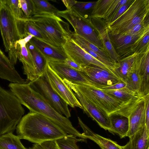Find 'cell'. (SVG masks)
I'll use <instances>...</instances> for the list:
<instances>
[{"label":"cell","mask_w":149,"mask_h":149,"mask_svg":"<svg viewBox=\"0 0 149 149\" xmlns=\"http://www.w3.org/2000/svg\"><path fill=\"white\" fill-rule=\"evenodd\" d=\"M62 1L66 7L67 10L70 9L77 2L76 1L72 0H63Z\"/></svg>","instance_id":"f6af8a7d"},{"label":"cell","mask_w":149,"mask_h":149,"mask_svg":"<svg viewBox=\"0 0 149 149\" xmlns=\"http://www.w3.org/2000/svg\"><path fill=\"white\" fill-rule=\"evenodd\" d=\"M16 130L20 139L35 143L56 140L68 134L47 117L30 112L22 117Z\"/></svg>","instance_id":"7a4b0ae2"},{"label":"cell","mask_w":149,"mask_h":149,"mask_svg":"<svg viewBox=\"0 0 149 149\" xmlns=\"http://www.w3.org/2000/svg\"><path fill=\"white\" fill-rule=\"evenodd\" d=\"M0 78L11 83H28L29 81L22 78L15 69L9 58L0 49Z\"/></svg>","instance_id":"ac0fdd59"},{"label":"cell","mask_w":149,"mask_h":149,"mask_svg":"<svg viewBox=\"0 0 149 149\" xmlns=\"http://www.w3.org/2000/svg\"><path fill=\"white\" fill-rule=\"evenodd\" d=\"M57 15L66 20L74 29V32L99 48L104 50L98 35L90 24V20L72 8L59 10Z\"/></svg>","instance_id":"8992f818"},{"label":"cell","mask_w":149,"mask_h":149,"mask_svg":"<svg viewBox=\"0 0 149 149\" xmlns=\"http://www.w3.org/2000/svg\"><path fill=\"white\" fill-rule=\"evenodd\" d=\"M148 149H149V148H148Z\"/></svg>","instance_id":"bcb514c9"},{"label":"cell","mask_w":149,"mask_h":149,"mask_svg":"<svg viewBox=\"0 0 149 149\" xmlns=\"http://www.w3.org/2000/svg\"><path fill=\"white\" fill-rule=\"evenodd\" d=\"M137 34L130 35L117 34L110 35L117 50V53L129 47L136 41L147 29Z\"/></svg>","instance_id":"4316f807"},{"label":"cell","mask_w":149,"mask_h":149,"mask_svg":"<svg viewBox=\"0 0 149 149\" xmlns=\"http://www.w3.org/2000/svg\"><path fill=\"white\" fill-rule=\"evenodd\" d=\"M136 57L139 65L140 94L143 96L149 94V47Z\"/></svg>","instance_id":"e0dca14e"},{"label":"cell","mask_w":149,"mask_h":149,"mask_svg":"<svg viewBox=\"0 0 149 149\" xmlns=\"http://www.w3.org/2000/svg\"><path fill=\"white\" fill-rule=\"evenodd\" d=\"M52 89L68 104L72 108L83 107L72 90L49 66L48 64L44 74Z\"/></svg>","instance_id":"30bf717a"},{"label":"cell","mask_w":149,"mask_h":149,"mask_svg":"<svg viewBox=\"0 0 149 149\" xmlns=\"http://www.w3.org/2000/svg\"><path fill=\"white\" fill-rule=\"evenodd\" d=\"M79 123L83 130L82 133L86 139H89L97 144L101 149H123L122 146L110 139L104 137L91 130L78 117Z\"/></svg>","instance_id":"ffe728a7"},{"label":"cell","mask_w":149,"mask_h":149,"mask_svg":"<svg viewBox=\"0 0 149 149\" xmlns=\"http://www.w3.org/2000/svg\"><path fill=\"white\" fill-rule=\"evenodd\" d=\"M33 45L48 62H64L68 58L62 47H56L33 37L29 42Z\"/></svg>","instance_id":"2e32d148"},{"label":"cell","mask_w":149,"mask_h":149,"mask_svg":"<svg viewBox=\"0 0 149 149\" xmlns=\"http://www.w3.org/2000/svg\"><path fill=\"white\" fill-rule=\"evenodd\" d=\"M28 84L41 95L59 113L69 118L71 116L68 104L52 89L44 74Z\"/></svg>","instance_id":"ba28073f"},{"label":"cell","mask_w":149,"mask_h":149,"mask_svg":"<svg viewBox=\"0 0 149 149\" xmlns=\"http://www.w3.org/2000/svg\"><path fill=\"white\" fill-rule=\"evenodd\" d=\"M64 62L74 69L81 72L82 71V68L81 66L68 58H66Z\"/></svg>","instance_id":"ee69618b"},{"label":"cell","mask_w":149,"mask_h":149,"mask_svg":"<svg viewBox=\"0 0 149 149\" xmlns=\"http://www.w3.org/2000/svg\"><path fill=\"white\" fill-rule=\"evenodd\" d=\"M145 125L149 131V94L144 96Z\"/></svg>","instance_id":"7bdbcfd3"},{"label":"cell","mask_w":149,"mask_h":149,"mask_svg":"<svg viewBox=\"0 0 149 149\" xmlns=\"http://www.w3.org/2000/svg\"><path fill=\"white\" fill-rule=\"evenodd\" d=\"M128 0H113L105 13L102 18L106 22L112 17L123 5L125 4Z\"/></svg>","instance_id":"d590c367"},{"label":"cell","mask_w":149,"mask_h":149,"mask_svg":"<svg viewBox=\"0 0 149 149\" xmlns=\"http://www.w3.org/2000/svg\"><path fill=\"white\" fill-rule=\"evenodd\" d=\"M126 86V83L122 81L118 83L110 86L99 85L97 88L104 90H114L124 88Z\"/></svg>","instance_id":"b9f144b4"},{"label":"cell","mask_w":149,"mask_h":149,"mask_svg":"<svg viewBox=\"0 0 149 149\" xmlns=\"http://www.w3.org/2000/svg\"><path fill=\"white\" fill-rule=\"evenodd\" d=\"M82 68L81 72L91 82L96 85H111L121 81L114 74L93 65Z\"/></svg>","instance_id":"5bb4252c"},{"label":"cell","mask_w":149,"mask_h":149,"mask_svg":"<svg viewBox=\"0 0 149 149\" xmlns=\"http://www.w3.org/2000/svg\"><path fill=\"white\" fill-rule=\"evenodd\" d=\"M63 80L74 93L83 107L84 112L95 120L101 127L111 132V126L110 117L88 99L71 82L66 79Z\"/></svg>","instance_id":"9c48e42d"},{"label":"cell","mask_w":149,"mask_h":149,"mask_svg":"<svg viewBox=\"0 0 149 149\" xmlns=\"http://www.w3.org/2000/svg\"><path fill=\"white\" fill-rule=\"evenodd\" d=\"M102 90L108 95L123 102H127L138 96H142L126 87L117 90Z\"/></svg>","instance_id":"4dcf8cb0"},{"label":"cell","mask_w":149,"mask_h":149,"mask_svg":"<svg viewBox=\"0 0 149 149\" xmlns=\"http://www.w3.org/2000/svg\"><path fill=\"white\" fill-rule=\"evenodd\" d=\"M26 45L33 58L35 74L37 78L44 74L48 62L33 45L29 42Z\"/></svg>","instance_id":"cb8c5ba5"},{"label":"cell","mask_w":149,"mask_h":149,"mask_svg":"<svg viewBox=\"0 0 149 149\" xmlns=\"http://www.w3.org/2000/svg\"><path fill=\"white\" fill-rule=\"evenodd\" d=\"M149 47V29L133 44L127 49L118 54L120 59L133 53L140 54L145 51Z\"/></svg>","instance_id":"603a6c76"},{"label":"cell","mask_w":149,"mask_h":149,"mask_svg":"<svg viewBox=\"0 0 149 149\" xmlns=\"http://www.w3.org/2000/svg\"><path fill=\"white\" fill-rule=\"evenodd\" d=\"M0 30L6 52L14 65L17 62V42L22 39L17 26V18L8 7L0 3Z\"/></svg>","instance_id":"5b68a950"},{"label":"cell","mask_w":149,"mask_h":149,"mask_svg":"<svg viewBox=\"0 0 149 149\" xmlns=\"http://www.w3.org/2000/svg\"><path fill=\"white\" fill-rule=\"evenodd\" d=\"M134 0H128L127 2L123 5L106 22L107 25L111 24L119 17L129 8Z\"/></svg>","instance_id":"60d3db41"},{"label":"cell","mask_w":149,"mask_h":149,"mask_svg":"<svg viewBox=\"0 0 149 149\" xmlns=\"http://www.w3.org/2000/svg\"><path fill=\"white\" fill-rule=\"evenodd\" d=\"M62 47L68 58L81 67L93 65L114 74L110 69L85 51L71 38L68 39Z\"/></svg>","instance_id":"8fae6325"},{"label":"cell","mask_w":149,"mask_h":149,"mask_svg":"<svg viewBox=\"0 0 149 149\" xmlns=\"http://www.w3.org/2000/svg\"><path fill=\"white\" fill-rule=\"evenodd\" d=\"M149 11V0H134L127 10L113 22L107 25L112 35L137 16Z\"/></svg>","instance_id":"7c38bea8"},{"label":"cell","mask_w":149,"mask_h":149,"mask_svg":"<svg viewBox=\"0 0 149 149\" xmlns=\"http://www.w3.org/2000/svg\"><path fill=\"white\" fill-rule=\"evenodd\" d=\"M53 46L62 47L71 38L73 32L69 24L54 14H41L27 17Z\"/></svg>","instance_id":"3957f363"},{"label":"cell","mask_w":149,"mask_h":149,"mask_svg":"<svg viewBox=\"0 0 149 149\" xmlns=\"http://www.w3.org/2000/svg\"><path fill=\"white\" fill-rule=\"evenodd\" d=\"M113 0H99L92 9L90 16L93 18H102L103 16Z\"/></svg>","instance_id":"d6a6232c"},{"label":"cell","mask_w":149,"mask_h":149,"mask_svg":"<svg viewBox=\"0 0 149 149\" xmlns=\"http://www.w3.org/2000/svg\"><path fill=\"white\" fill-rule=\"evenodd\" d=\"M20 7L26 17L33 15V9L31 0H19Z\"/></svg>","instance_id":"f35d334b"},{"label":"cell","mask_w":149,"mask_h":149,"mask_svg":"<svg viewBox=\"0 0 149 149\" xmlns=\"http://www.w3.org/2000/svg\"><path fill=\"white\" fill-rule=\"evenodd\" d=\"M109 117L111 126V132L118 134L121 139L127 136L129 130L128 118L119 115Z\"/></svg>","instance_id":"484cf974"},{"label":"cell","mask_w":149,"mask_h":149,"mask_svg":"<svg viewBox=\"0 0 149 149\" xmlns=\"http://www.w3.org/2000/svg\"><path fill=\"white\" fill-rule=\"evenodd\" d=\"M85 141V139H78L74 136L69 134L56 140L58 149H80L77 145V142Z\"/></svg>","instance_id":"1f68e13d"},{"label":"cell","mask_w":149,"mask_h":149,"mask_svg":"<svg viewBox=\"0 0 149 149\" xmlns=\"http://www.w3.org/2000/svg\"><path fill=\"white\" fill-rule=\"evenodd\" d=\"M10 91L16 96L22 105L30 112L37 113L47 117L64 131L68 134L84 139L82 134L74 128L69 118L57 112L39 93L28 83H10Z\"/></svg>","instance_id":"6da1fadb"},{"label":"cell","mask_w":149,"mask_h":149,"mask_svg":"<svg viewBox=\"0 0 149 149\" xmlns=\"http://www.w3.org/2000/svg\"><path fill=\"white\" fill-rule=\"evenodd\" d=\"M130 140L123 149H148L149 148V131L145 125L129 138Z\"/></svg>","instance_id":"7402d4cb"},{"label":"cell","mask_w":149,"mask_h":149,"mask_svg":"<svg viewBox=\"0 0 149 149\" xmlns=\"http://www.w3.org/2000/svg\"><path fill=\"white\" fill-rule=\"evenodd\" d=\"M31 1L33 7V15L45 14L57 15L59 11L47 1L31 0Z\"/></svg>","instance_id":"f546056e"},{"label":"cell","mask_w":149,"mask_h":149,"mask_svg":"<svg viewBox=\"0 0 149 149\" xmlns=\"http://www.w3.org/2000/svg\"><path fill=\"white\" fill-rule=\"evenodd\" d=\"M97 1L83 2L77 1V3L72 7L78 12L83 14V13L91 9H93L97 3Z\"/></svg>","instance_id":"74e56055"},{"label":"cell","mask_w":149,"mask_h":149,"mask_svg":"<svg viewBox=\"0 0 149 149\" xmlns=\"http://www.w3.org/2000/svg\"><path fill=\"white\" fill-rule=\"evenodd\" d=\"M136 56L133 66L128 72L125 82L126 84L127 88L141 95L140 94L139 65Z\"/></svg>","instance_id":"83f0119b"},{"label":"cell","mask_w":149,"mask_h":149,"mask_svg":"<svg viewBox=\"0 0 149 149\" xmlns=\"http://www.w3.org/2000/svg\"><path fill=\"white\" fill-rule=\"evenodd\" d=\"M0 3L7 6L17 19L26 17L20 7L19 0H0Z\"/></svg>","instance_id":"e575fe53"},{"label":"cell","mask_w":149,"mask_h":149,"mask_svg":"<svg viewBox=\"0 0 149 149\" xmlns=\"http://www.w3.org/2000/svg\"><path fill=\"white\" fill-rule=\"evenodd\" d=\"M72 35L83 43L91 50L99 54L105 60L109 62L115 63L111 60L107 53L104 50L99 48L81 36L76 33L74 31L73 32Z\"/></svg>","instance_id":"836d02e7"},{"label":"cell","mask_w":149,"mask_h":149,"mask_svg":"<svg viewBox=\"0 0 149 149\" xmlns=\"http://www.w3.org/2000/svg\"><path fill=\"white\" fill-rule=\"evenodd\" d=\"M128 118L129 130L127 136L130 138L145 125L144 97L132 110Z\"/></svg>","instance_id":"d6986e66"},{"label":"cell","mask_w":149,"mask_h":149,"mask_svg":"<svg viewBox=\"0 0 149 149\" xmlns=\"http://www.w3.org/2000/svg\"><path fill=\"white\" fill-rule=\"evenodd\" d=\"M91 25L96 30L102 42L104 49L111 60L115 63L118 62L120 58L110 40L109 31L106 26H102L97 24L94 25L90 20Z\"/></svg>","instance_id":"44dd1931"},{"label":"cell","mask_w":149,"mask_h":149,"mask_svg":"<svg viewBox=\"0 0 149 149\" xmlns=\"http://www.w3.org/2000/svg\"><path fill=\"white\" fill-rule=\"evenodd\" d=\"M72 83L88 99L109 116L113 115L129 101L122 102L108 95L103 90L93 86Z\"/></svg>","instance_id":"52a82bcc"},{"label":"cell","mask_w":149,"mask_h":149,"mask_svg":"<svg viewBox=\"0 0 149 149\" xmlns=\"http://www.w3.org/2000/svg\"><path fill=\"white\" fill-rule=\"evenodd\" d=\"M137 54L133 53L120 58L116 63L114 73L121 81L125 82L128 72L133 66Z\"/></svg>","instance_id":"d4e9b609"},{"label":"cell","mask_w":149,"mask_h":149,"mask_svg":"<svg viewBox=\"0 0 149 149\" xmlns=\"http://www.w3.org/2000/svg\"><path fill=\"white\" fill-rule=\"evenodd\" d=\"M34 37L28 34L25 38L17 42V57L23 65L24 74L27 77L28 81H32L36 77L35 76L34 65L31 54L27 47V43Z\"/></svg>","instance_id":"9a60e30c"},{"label":"cell","mask_w":149,"mask_h":149,"mask_svg":"<svg viewBox=\"0 0 149 149\" xmlns=\"http://www.w3.org/2000/svg\"><path fill=\"white\" fill-rule=\"evenodd\" d=\"M48 65L63 80L66 79L75 84L97 87V85L91 82L81 72L72 68L64 62L51 61Z\"/></svg>","instance_id":"4fadbf2b"},{"label":"cell","mask_w":149,"mask_h":149,"mask_svg":"<svg viewBox=\"0 0 149 149\" xmlns=\"http://www.w3.org/2000/svg\"><path fill=\"white\" fill-rule=\"evenodd\" d=\"M17 135L8 133L0 136V149H27Z\"/></svg>","instance_id":"f1b7e54d"},{"label":"cell","mask_w":149,"mask_h":149,"mask_svg":"<svg viewBox=\"0 0 149 149\" xmlns=\"http://www.w3.org/2000/svg\"><path fill=\"white\" fill-rule=\"evenodd\" d=\"M30 149H58L56 140L45 141L39 143H34Z\"/></svg>","instance_id":"ab89813d"},{"label":"cell","mask_w":149,"mask_h":149,"mask_svg":"<svg viewBox=\"0 0 149 149\" xmlns=\"http://www.w3.org/2000/svg\"><path fill=\"white\" fill-rule=\"evenodd\" d=\"M148 28H149V15L140 23L134 26L129 31L121 34H136L142 32Z\"/></svg>","instance_id":"8d00e7d4"},{"label":"cell","mask_w":149,"mask_h":149,"mask_svg":"<svg viewBox=\"0 0 149 149\" xmlns=\"http://www.w3.org/2000/svg\"><path fill=\"white\" fill-rule=\"evenodd\" d=\"M24 113L17 97L0 85V136L13 133Z\"/></svg>","instance_id":"277c9868"}]
</instances>
